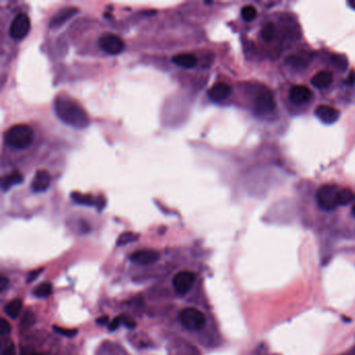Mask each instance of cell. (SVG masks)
I'll use <instances>...</instances> for the list:
<instances>
[{
    "label": "cell",
    "mask_w": 355,
    "mask_h": 355,
    "mask_svg": "<svg viewBox=\"0 0 355 355\" xmlns=\"http://www.w3.org/2000/svg\"><path fill=\"white\" fill-rule=\"evenodd\" d=\"M35 321H36V316L33 313L27 312L24 316H23L21 323H22V326L29 327V326L33 325V324L35 323Z\"/></svg>",
    "instance_id": "484cf974"
},
{
    "label": "cell",
    "mask_w": 355,
    "mask_h": 355,
    "mask_svg": "<svg viewBox=\"0 0 355 355\" xmlns=\"http://www.w3.org/2000/svg\"><path fill=\"white\" fill-rule=\"evenodd\" d=\"M354 200V194L350 189H341L338 195L339 205H347Z\"/></svg>",
    "instance_id": "7402d4cb"
},
{
    "label": "cell",
    "mask_w": 355,
    "mask_h": 355,
    "mask_svg": "<svg viewBox=\"0 0 355 355\" xmlns=\"http://www.w3.org/2000/svg\"><path fill=\"white\" fill-rule=\"evenodd\" d=\"M275 35H276V27L274 25V23H272V22L267 23V24L261 29V37L267 42L273 40V39L275 38Z\"/></svg>",
    "instance_id": "44dd1931"
},
{
    "label": "cell",
    "mask_w": 355,
    "mask_h": 355,
    "mask_svg": "<svg viewBox=\"0 0 355 355\" xmlns=\"http://www.w3.org/2000/svg\"><path fill=\"white\" fill-rule=\"evenodd\" d=\"M55 112L59 120L75 128H84L90 124L89 116L83 107L68 96H58L55 100Z\"/></svg>",
    "instance_id": "6da1fadb"
},
{
    "label": "cell",
    "mask_w": 355,
    "mask_h": 355,
    "mask_svg": "<svg viewBox=\"0 0 355 355\" xmlns=\"http://www.w3.org/2000/svg\"><path fill=\"white\" fill-rule=\"evenodd\" d=\"M34 294L39 298H46L52 294V284L49 282H44L39 285L34 291Z\"/></svg>",
    "instance_id": "ffe728a7"
},
{
    "label": "cell",
    "mask_w": 355,
    "mask_h": 355,
    "mask_svg": "<svg viewBox=\"0 0 355 355\" xmlns=\"http://www.w3.org/2000/svg\"><path fill=\"white\" fill-rule=\"evenodd\" d=\"M32 355H43V354H40V353H35V354H32Z\"/></svg>",
    "instance_id": "8d00e7d4"
},
{
    "label": "cell",
    "mask_w": 355,
    "mask_h": 355,
    "mask_svg": "<svg viewBox=\"0 0 355 355\" xmlns=\"http://www.w3.org/2000/svg\"><path fill=\"white\" fill-rule=\"evenodd\" d=\"M231 93H233V88L228 83L218 82L215 83L208 90V97L214 100V101H223V100L227 99L231 95Z\"/></svg>",
    "instance_id": "8fae6325"
},
{
    "label": "cell",
    "mask_w": 355,
    "mask_h": 355,
    "mask_svg": "<svg viewBox=\"0 0 355 355\" xmlns=\"http://www.w3.org/2000/svg\"><path fill=\"white\" fill-rule=\"evenodd\" d=\"M352 214H353V216L355 217V201H354V204H353V207H352Z\"/></svg>",
    "instance_id": "d590c367"
},
{
    "label": "cell",
    "mask_w": 355,
    "mask_h": 355,
    "mask_svg": "<svg viewBox=\"0 0 355 355\" xmlns=\"http://www.w3.org/2000/svg\"><path fill=\"white\" fill-rule=\"evenodd\" d=\"M241 14H242V17H243V19L245 21L250 22V21H252V20H254L256 18L257 11H256V7L252 6V5H246L242 9Z\"/></svg>",
    "instance_id": "603a6c76"
},
{
    "label": "cell",
    "mask_w": 355,
    "mask_h": 355,
    "mask_svg": "<svg viewBox=\"0 0 355 355\" xmlns=\"http://www.w3.org/2000/svg\"><path fill=\"white\" fill-rule=\"evenodd\" d=\"M315 114L318 117V119L323 123H325V124H333V123L336 122L339 118V111L334 106L326 104H321L317 106Z\"/></svg>",
    "instance_id": "9c48e42d"
},
{
    "label": "cell",
    "mask_w": 355,
    "mask_h": 355,
    "mask_svg": "<svg viewBox=\"0 0 355 355\" xmlns=\"http://www.w3.org/2000/svg\"><path fill=\"white\" fill-rule=\"evenodd\" d=\"M11 331V324L5 319H1L0 321V335H5Z\"/></svg>",
    "instance_id": "4316f807"
},
{
    "label": "cell",
    "mask_w": 355,
    "mask_h": 355,
    "mask_svg": "<svg viewBox=\"0 0 355 355\" xmlns=\"http://www.w3.org/2000/svg\"><path fill=\"white\" fill-rule=\"evenodd\" d=\"M7 284H9V280H7L5 277H2L1 281H0V289H1V291H4L7 287Z\"/></svg>",
    "instance_id": "836d02e7"
},
{
    "label": "cell",
    "mask_w": 355,
    "mask_h": 355,
    "mask_svg": "<svg viewBox=\"0 0 355 355\" xmlns=\"http://www.w3.org/2000/svg\"><path fill=\"white\" fill-rule=\"evenodd\" d=\"M53 329H55L56 333L64 335V336H68V337H72L79 334V330L77 329H66V328L59 327V326H53Z\"/></svg>",
    "instance_id": "d4e9b609"
},
{
    "label": "cell",
    "mask_w": 355,
    "mask_h": 355,
    "mask_svg": "<svg viewBox=\"0 0 355 355\" xmlns=\"http://www.w3.org/2000/svg\"><path fill=\"white\" fill-rule=\"evenodd\" d=\"M313 96V93L310 88L306 86H302V84H298V86H294L289 93V98L291 102L294 104H303L306 103L311 100Z\"/></svg>",
    "instance_id": "30bf717a"
},
{
    "label": "cell",
    "mask_w": 355,
    "mask_h": 355,
    "mask_svg": "<svg viewBox=\"0 0 355 355\" xmlns=\"http://www.w3.org/2000/svg\"><path fill=\"white\" fill-rule=\"evenodd\" d=\"M2 355H16V350H15L14 345L7 346L6 348L3 350Z\"/></svg>",
    "instance_id": "f546056e"
},
{
    "label": "cell",
    "mask_w": 355,
    "mask_h": 355,
    "mask_svg": "<svg viewBox=\"0 0 355 355\" xmlns=\"http://www.w3.org/2000/svg\"><path fill=\"white\" fill-rule=\"evenodd\" d=\"M347 83L350 84V86H353V84H355V71L354 70H352L349 73L348 79H347Z\"/></svg>",
    "instance_id": "1f68e13d"
},
{
    "label": "cell",
    "mask_w": 355,
    "mask_h": 355,
    "mask_svg": "<svg viewBox=\"0 0 355 355\" xmlns=\"http://www.w3.org/2000/svg\"><path fill=\"white\" fill-rule=\"evenodd\" d=\"M122 318H123V323L125 324V326L127 328H130V329L136 328L137 322L135 321L134 318H131L130 316H122Z\"/></svg>",
    "instance_id": "f1b7e54d"
},
{
    "label": "cell",
    "mask_w": 355,
    "mask_h": 355,
    "mask_svg": "<svg viewBox=\"0 0 355 355\" xmlns=\"http://www.w3.org/2000/svg\"><path fill=\"white\" fill-rule=\"evenodd\" d=\"M179 320L182 325L190 330L202 329L206 324V318L203 313L195 307H187L180 312Z\"/></svg>",
    "instance_id": "277c9868"
},
{
    "label": "cell",
    "mask_w": 355,
    "mask_h": 355,
    "mask_svg": "<svg viewBox=\"0 0 355 355\" xmlns=\"http://www.w3.org/2000/svg\"><path fill=\"white\" fill-rule=\"evenodd\" d=\"M348 4H349V6L351 7V9L355 10V0H349Z\"/></svg>",
    "instance_id": "e575fe53"
},
{
    "label": "cell",
    "mask_w": 355,
    "mask_h": 355,
    "mask_svg": "<svg viewBox=\"0 0 355 355\" xmlns=\"http://www.w3.org/2000/svg\"><path fill=\"white\" fill-rule=\"evenodd\" d=\"M276 109V102L273 95L270 92H261L254 101V111L258 116L271 114Z\"/></svg>",
    "instance_id": "52a82bcc"
},
{
    "label": "cell",
    "mask_w": 355,
    "mask_h": 355,
    "mask_svg": "<svg viewBox=\"0 0 355 355\" xmlns=\"http://www.w3.org/2000/svg\"><path fill=\"white\" fill-rule=\"evenodd\" d=\"M23 181V176L19 171H14L2 178V189L4 191L11 189L15 184H19Z\"/></svg>",
    "instance_id": "ac0fdd59"
},
{
    "label": "cell",
    "mask_w": 355,
    "mask_h": 355,
    "mask_svg": "<svg viewBox=\"0 0 355 355\" xmlns=\"http://www.w3.org/2000/svg\"><path fill=\"white\" fill-rule=\"evenodd\" d=\"M41 272H43V269L37 270V271H34V272L30 273V274H29V276H28V278H27V282H32L33 280H35V279L37 278V277H38L39 275H40V273H41Z\"/></svg>",
    "instance_id": "4dcf8cb0"
},
{
    "label": "cell",
    "mask_w": 355,
    "mask_h": 355,
    "mask_svg": "<svg viewBox=\"0 0 355 355\" xmlns=\"http://www.w3.org/2000/svg\"><path fill=\"white\" fill-rule=\"evenodd\" d=\"M196 279V275L190 271L178 272L173 278V287L178 295H186Z\"/></svg>",
    "instance_id": "ba28073f"
},
{
    "label": "cell",
    "mask_w": 355,
    "mask_h": 355,
    "mask_svg": "<svg viewBox=\"0 0 355 355\" xmlns=\"http://www.w3.org/2000/svg\"><path fill=\"white\" fill-rule=\"evenodd\" d=\"M121 323H123V318H122V316H119V317H116V318H115L113 321H111V323L109 324V330H110V331H115V330H117V329L120 327Z\"/></svg>",
    "instance_id": "83f0119b"
},
{
    "label": "cell",
    "mask_w": 355,
    "mask_h": 355,
    "mask_svg": "<svg viewBox=\"0 0 355 355\" xmlns=\"http://www.w3.org/2000/svg\"><path fill=\"white\" fill-rule=\"evenodd\" d=\"M77 13H79V9L75 6L64 7V9H61L59 12H58L55 15V16H53V18L51 19V21L49 23V26L52 28L59 27L63 25L65 22L70 20Z\"/></svg>",
    "instance_id": "7c38bea8"
},
{
    "label": "cell",
    "mask_w": 355,
    "mask_h": 355,
    "mask_svg": "<svg viewBox=\"0 0 355 355\" xmlns=\"http://www.w3.org/2000/svg\"><path fill=\"white\" fill-rule=\"evenodd\" d=\"M339 190L335 184H324L317 192V201L319 206L324 211H334L339 205L338 195Z\"/></svg>",
    "instance_id": "3957f363"
},
{
    "label": "cell",
    "mask_w": 355,
    "mask_h": 355,
    "mask_svg": "<svg viewBox=\"0 0 355 355\" xmlns=\"http://www.w3.org/2000/svg\"><path fill=\"white\" fill-rule=\"evenodd\" d=\"M172 60L176 65L183 68H193L198 63L197 57L192 53H179V55L174 56Z\"/></svg>",
    "instance_id": "2e32d148"
},
{
    "label": "cell",
    "mask_w": 355,
    "mask_h": 355,
    "mask_svg": "<svg viewBox=\"0 0 355 355\" xmlns=\"http://www.w3.org/2000/svg\"><path fill=\"white\" fill-rule=\"evenodd\" d=\"M97 323L99 325H105V324L109 323V317H107V316H103L101 318H98Z\"/></svg>",
    "instance_id": "d6a6232c"
},
{
    "label": "cell",
    "mask_w": 355,
    "mask_h": 355,
    "mask_svg": "<svg viewBox=\"0 0 355 355\" xmlns=\"http://www.w3.org/2000/svg\"><path fill=\"white\" fill-rule=\"evenodd\" d=\"M71 196H72V199L74 200V201L77 202V203H79V204L97 205V203H100V200L93 197L92 195H84V194H80V193L75 192V193H73Z\"/></svg>",
    "instance_id": "d6986e66"
},
{
    "label": "cell",
    "mask_w": 355,
    "mask_h": 355,
    "mask_svg": "<svg viewBox=\"0 0 355 355\" xmlns=\"http://www.w3.org/2000/svg\"><path fill=\"white\" fill-rule=\"evenodd\" d=\"M333 80H334L333 73L324 70V71L318 72L313 77L312 83L318 89H326L330 86L331 83H333Z\"/></svg>",
    "instance_id": "9a60e30c"
},
{
    "label": "cell",
    "mask_w": 355,
    "mask_h": 355,
    "mask_svg": "<svg viewBox=\"0 0 355 355\" xmlns=\"http://www.w3.org/2000/svg\"><path fill=\"white\" fill-rule=\"evenodd\" d=\"M50 174L46 170H39L36 172L32 182V190L35 193H41L47 190L50 186Z\"/></svg>",
    "instance_id": "4fadbf2b"
},
{
    "label": "cell",
    "mask_w": 355,
    "mask_h": 355,
    "mask_svg": "<svg viewBox=\"0 0 355 355\" xmlns=\"http://www.w3.org/2000/svg\"><path fill=\"white\" fill-rule=\"evenodd\" d=\"M30 30V20L26 14L20 13L11 23L9 29L10 36L14 40H22L24 39Z\"/></svg>",
    "instance_id": "5b68a950"
},
{
    "label": "cell",
    "mask_w": 355,
    "mask_h": 355,
    "mask_svg": "<svg viewBox=\"0 0 355 355\" xmlns=\"http://www.w3.org/2000/svg\"><path fill=\"white\" fill-rule=\"evenodd\" d=\"M138 236L136 235V234H134V233H124V234H122L119 237V238H118L117 246L121 247V246L127 245V244H129L131 242H135V241L138 240Z\"/></svg>",
    "instance_id": "cb8c5ba5"
},
{
    "label": "cell",
    "mask_w": 355,
    "mask_h": 355,
    "mask_svg": "<svg viewBox=\"0 0 355 355\" xmlns=\"http://www.w3.org/2000/svg\"><path fill=\"white\" fill-rule=\"evenodd\" d=\"M99 47L109 55H119L125 48L124 41L114 34H105L98 41Z\"/></svg>",
    "instance_id": "8992f818"
},
{
    "label": "cell",
    "mask_w": 355,
    "mask_h": 355,
    "mask_svg": "<svg viewBox=\"0 0 355 355\" xmlns=\"http://www.w3.org/2000/svg\"><path fill=\"white\" fill-rule=\"evenodd\" d=\"M34 140V131L26 124H16L6 130L4 141L7 146L13 149H26L32 145Z\"/></svg>",
    "instance_id": "7a4b0ae2"
},
{
    "label": "cell",
    "mask_w": 355,
    "mask_h": 355,
    "mask_svg": "<svg viewBox=\"0 0 355 355\" xmlns=\"http://www.w3.org/2000/svg\"><path fill=\"white\" fill-rule=\"evenodd\" d=\"M22 306H23V304L20 299H14L11 301V302L6 304V306L4 308L5 314L9 316L11 319H17V317L22 311Z\"/></svg>",
    "instance_id": "e0dca14e"
},
{
    "label": "cell",
    "mask_w": 355,
    "mask_h": 355,
    "mask_svg": "<svg viewBox=\"0 0 355 355\" xmlns=\"http://www.w3.org/2000/svg\"><path fill=\"white\" fill-rule=\"evenodd\" d=\"M158 258H159V253L158 251L149 250V249L138 250V251L134 252L130 256L131 260L138 262V264H142V265L153 264V262H156Z\"/></svg>",
    "instance_id": "5bb4252c"
}]
</instances>
